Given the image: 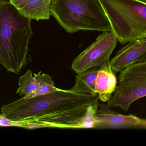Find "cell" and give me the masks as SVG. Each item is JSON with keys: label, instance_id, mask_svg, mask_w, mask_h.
<instances>
[{"label": "cell", "instance_id": "6da1fadb", "mask_svg": "<svg viewBox=\"0 0 146 146\" xmlns=\"http://www.w3.org/2000/svg\"><path fill=\"white\" fill-rule=\"evenodd\" d=\"M31 20L10 1L0 0V64L9 72L19 74L31 61Z\"/></svg>", "mask_w": 146, "mask_h": 146}, {"label": "cell", "instance_id": "7a4b0ae2", "mask_svg": "<svg viewBox=\"0 0 146 146\" xmlns=\"http://www.w3.org/2000/svg\"><path fill=\"white\" fill-rule=\"evenodd\" d=\"M98 95L80 94L72 90H58L29 99L23 97L4 105L1 112L11 121L20 126L37 119L64 113L73 109L99 103Z\"/></svg>", "mask_w": 146, "mask_h": 146}, {"label": "cell", "instance_id": "3957f363", "mask_svg": "<svg viewBox=\"0 0 146 146\" xmlns=\"http://www.w3.org/2000/svg\"><path fill=\"white\" fill-rule=\"evenodd\" d=\"M50 13L67 33L111 32L99 0H52Z\"/></svg>", "mask_w": 146, "mask_h": 146}, {"label": "cell", "instance_id": "277c9868", "mask_svg": "<svg viewBox=\"0 0 146 146\" xmlns=\"http://www.w3.org/2000/svg\"><path fill=\"white\" fill-rule=\"evenodd\" d=\"M111 32L124 44L146 38V2L140 0H99Z\"/></svg>", "mask_w": 146, "mask_h": 146}, {"label": "cell", "instance_id": "5b68a950", "mask_svg": "<svg viewBox=\"0 0 146 146\" xmlns=\"http://www.w3.org/2000/svg\"><path fill=\"white\" fill-rule=\"evenodd\" d=\"M119 84L107 106L129 111L131 105L146 95V60L137 62L119 72Z\"/></svg>", "mask_w": 146, "mask_h": 146}, {"label": "cell", "instance_id": "8992f818", "mask_svg": "<svg viewBox=\"0 0 146 146\" xmlns=\"http://www.w3.org/2000/svg\"><path fill=\"white\" fill-rule=\"evenodd\" d=\"M117 43V38L111 32H102L91 45L74 59L72 69L78 74L90 68L106 65L110 62Z\"/></svg>", "mask_w": 146, "mask_h": 146}, {"label": "cell", "instance_id": "52a82bcc", "mask_svg": "<svg viewBox=\"0 0 146 146\" xmlns=\"http://www.w3.org/2000/svg\"><path fill=\"white\" fill-rule=\"evenodd\" d=\"M93 128L104 129H146V120L135 115H124L108 107L107 104H100L94 115Z\"/></svg>", "mask_w": 146, "mask_h": 146}, {"label": "cell", "instance_id": "ba28073f", "mask_svg": "<svg viewBox=\"0 0 146 146\" xmlns=\"http://www.w3.org/2000/svg\"><path fill=\"white\" fill-rule=\"evenodd\" d=\"M146 60V38L136 39L119 49L110 61L112 70L119 72L137 62Z\"/></svg>", "mask_w": 146, "mask_h": 146}, {"label": "cell", "instance_id": "9c48e42d", "mask_svg": "<svg viewBox=\"0 0 146 146\" xmlns=\"http://www.w3.org/2000/svg\"><path fill=\"white\" fill-rule=\"evenodd\" d=\"M52 0H10L23 15L31 19L48 20Z\"/></svg>", "mask_w": 146, "mask_h": 146}, {"label": "cell", "instance_id": "30bf717a", "mask_svg": "<svg viewBox=\"0 0 146 146\" xmlns=\"http://www.w3.org/2000/svg\"><path fill=\"white\" fill-rule=\"evenodd\" d=\"M117 86V78L109 62L100 68L96 80L95 92L102 102H106L111 99Z\"/></svg>", "mask_w": 146, "mask_h": 146}, {"label": "cell", "instance_id": "8fae6325", "mask_svg": "<svg viewBox=\"0 0 146 146\" xmlns=\"http://www.w3.org/2000/svg\"><path fill=\"white\" fill-rule=\"evenodd\" d=\"M100 68H90L76 76V82L70 90L80 94L96 95L95 84L96 76Z\"/></svg>", "mask_w": 146, "mask_h": 146}, {"label": "cell", "instance_id": "7c38bea8", "mask_svg": "<svg viewBox=\"0 0 146 146\" xmlns=\"http://www.w3.org/2000/svg\"><path fill=\"white\" fill-rule=\"evenodd\" d=\"M34 75L38 83V88L35 92L24 96L23 98L25 99L42 95L59 89L54 86V82L49 75L42 73L41 72H40L37 74L34 73Z\"/></svg>", "mask_w": 146, "mask_h": 146}, {"label": "cell", "instance_id": "4fadbf2b", "mask_svg": "<svg viewBox=\"0 0 146 146\" xmlns=\"http://www.w3.org/2000/svg\"><path fill=\"white\" fill-rule=\"evenodd\" d=\"M19 87L16 94H19L20 96L27 95L38 88L37 81L35 76H33L32 71L30 70L19 78Z\"/></svg>", "mask_w": 146, "mask_h": 146}, {"label": "cell", "instance_id": "5bb4252c", "mask_svg": "<svg viewBox=\"0 0 146 146\" xmlns=\"http://www.w3.org/2000/svg\"><path fill=\"white\" fill-rule=\"evenodd\" d=\"M0 126H19V123L13 122L7 118L3 113L0 114Z\"/></svg>", "mask_w": 146, "mask_h": 146}, {"label": "cell", "instance_id": "9a60e30c", "mask_svg": "<svg viewBox=\"0 0 146 146\" xmlns=\"http://www.w3.org/2000/svg\"><path fill=\"white\" fill-rule=\"evenodd\" d=\"M140 1H143V2H146V0H140Z\"/></svg>", "mask_w": 146, "mask_h": 146}]
</instances>
